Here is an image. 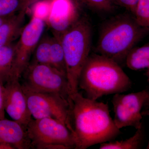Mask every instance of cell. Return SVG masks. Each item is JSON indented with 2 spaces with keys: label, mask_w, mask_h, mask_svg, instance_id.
Returning <instances> with one entry per match:
<instances>
[{
  "label": "cell",
  "mask_w": 149,
  "mask_h": 149,
  "mask_svg": "<svg viewBox=\"0 0 149 149\" xmlns=\"http://www.w3.org/2000/svg\"><path fill=\"white\" fill-rule=\"evenodd\" d=\"M71 126L74 148L85 149L112 141L120 135L107 104L83 97L79 92L71 96Z\"/></svg>",
  "instance_id": "cell-1"
},
{
  "label": "cell",
  "mask_w": 149,
  "mask_h": 149,
  "mask_svg": "<svg viewBox=\"0 0 149 149\" xmlns=\"http://www.w3.org/2000/svg\"><path fill=\"white\" fill-rule=\"evenodd\" d=\"M131 85V80L120 65L99 54L89 56L78 80V88L84 91L87 97L95 100L123 93Z\"/></svg>",
  "instance_id": "cell-2"
},
{
  "label": "cell",
  "mask_w": 149,
  "mask_h": 149,
  "mask_svg": "<svg viewBox=\"0 0 149 149\" xmlns=\"http://www.w3.org/2000/svg\"><path fill=\"white\" fill-rule=\"evenodd\" d=\"M60 39L72 96L78 92L80 73L90 56L92 30L89 22L80 18L62 35Z\"/></svg>",
  "instance_id": "cell-3"
},
{
  "label": "cell",
  "mask_w": 149,
  "mask_h": 149,
  "mask_svg": "<svg viewBox=\"0 0 149 149\" xmlns=\"http://www.w3.org/2000/svg\"><path fill=\"white\" fill-rule=\"evenodd\" d=\"M141 27L127 17L114 19L102 30L96 51L120 65L142 36Z\"/></svg>",
  "instance_id": "cell-4"
},
{
  "label": "cell",
  "mask_w": 149,
  "mask_h": 149,
  "mask_svg": "<svg viewBox=\"0 0 149 149\" xmlns=\"http://www.w3.org/2000/svg\"><path fill=\"white\" fill-rule=\"evenodd\" d=\"M23 73L24 90L58 94L71 105V93L66 74L50 65L31 63Z\"/></svg>",
  "instance_id": "cell-5"
},
{
  "label": "cell",
  "mask_w": 149,
  "mask_h": 149,
  "mask_svg": "<svg viewBox=\"0 0 149 149\" xmlns=\"http://www.w3.org/2000/svg\"><path fill=\"white\" fill-rule=\"evenodd\" d=\"M27 134L32 148L44 149L47 145L59 144L74 148L73 134L60 120L50 118L32 119L27 125Z\"/></svg>",
  "instance_id": "cell-6"
},
{
  "label": "cell",
  "mask_w": 149,
  "mask_h": 149,
  "mask_svg": "<svg viewBox=\"0 0 149 149\" xmlns=\"http://www.w3.org/2000/svg\"><path fill=\"white\" fill-rule=\"evenodd\" d=\"M23 90L29 111L34 119L50 118L60 120L72 133L69 102L58 94Z\"/></svg>",
  "instance_id": "cell-7"
},
{
  "label": "cell",
  "mask_w": 149,
  "mask_h": 149,
  "mask_svg": "<svg viewBox=\"0 0 149 149\" xmlns=\"http://www.w3.org/2000/svg\"><path fill=\"white\" fill-rule=\"evenodd\" d=\"M45 25L42 18L37 15H34L24 26L19 36V40L15 45L12 79H19L27 68L35 48L42 37Z\"/></svg>",
  "instance_id": "cell-8"
},
{
  "label": "cell",
  "mask_w": 149,
  "mask_h": 149,
  "mask_svg": "<svg viewBox=\"0 0 149 149\" xmlns=\"http://www.w3.org/2000/svg\"><path fill=\"white\" fill-rule=\"evenodd\" d=\"M5 111L13 120L27 127L32 119L27 99L19 79L13 78L4 85Z\"/></svg>",
  "instance_id": "cell-9"
},
{
  "label": "cell",
  "mask_w": 149,
  "mask_h": 149,
  "mask_svg": "<svg viewBox=\"0 0 149 149\" xmlns=\"http://www.w3.org/2000/svg\"><path fill=\"white\" fill-rule=\"evenodd\" d=\"M80 12L74 0H54L48 17V22L54 37L62 35L80 19Z\"/></svg>",
  "instance_id": "cell-10"
},
{
  "label": "cell",
  "mask_w": 149,
  "mask_h": 149,
  "mask_svg": "<svg viewBox=\"0 0 149 149\" xmlns=\"http://www.w3.org/2000/svg\"><path fill=\"white\" fill-rule=\"evenodd\" d=\"M0 143L13 146L15 149L32 148L25 127L13 120L0 119Z\"/></svg>",
  "instance_id": "cell-11"
},
{
  "label": "cell",
  "mask_w": 149,
  "mask_h": 149,
  "mask_svg": "<svg viewBox=\"0 0 149 149\" xmlns=\"http://www.w3.org/2000/svg\"><path fill=\"white\" fill-rule=\"evenodd\" d=\"M27 10L10 16L0 26V47L12 44L24 27Z\"/></svg>",
  "instance_id": "cell-12"
},
{
  "label": "cell",
  "mask_w": 149,
  "mask_h": 149,
  "mask_svg": "<svg viewBox=\"0 0 149 149\" xmlns=\"http://www.w3.org/2000/svg\"><path fill=\"white\" fill-rule=\"evenodd\" d=\"M112 103L114 113L113 120L118 128L120 130L124 127L132 126L136 129L142 125L143 116L134 114L113 97Z\"/></svg>",
  "instance_id": "cell-13"
},
{
  "label": "cell",
  "mask_w": 149,
  "mask_h": 149,
  "mask_svg": "<svg viewBox=\"0 0 149 149\" xmlns=\"http://www.w3.org/2000/svg\"><path fill=\"white\" fill-rule=\"evenodd\" d=\"M113 97L133 113L142 116L143 108L149 102V91L144 90L128 94L117 93Z\"/></svg>",
  "instance_id": "cell-14"
},
{
  "label": "cell",
  "mask_w": 149,
  "mask_h": 149,
  "mask_svg": "<svg viewBox=\"0 0 149 149\" xmlns=\"http://www.w3.org/2000/svg\"><path fill=\"white\" fill-rule=\"evenodd\" d=\"M15 45L0 47V81L5 84L12 78Z\"/></svg>",
  "instance_id": "cell-15"
},
{
  "label": "cell",
  "mask_w": 149,
  "mask_h": 149,
  "mask_svg": "<svg viewBox=\"0 0 149 149\" xmlns=\"http://www.w3.org/2000/svg\"><path fill=\"white\" fill-rule=\"evenodd\" d=\"M125 63L128 68L132 70L149 69V44L133 48L127 55Z\"/></svg>",
  "instance_id": "cell-16"
},
{
  "label": "cell",
  "mask_w": 149,
  "mask_h": 149,
  "mask_svg": "<svg viewBox=\"0 0 149 149\" xmlns=\"http://www.w3.org/2000/svg\"><path fill=\"white\" fill-rule=\"evenodd\" d=\"M144 138L143 124L136 129L135 134L122 141H110L100 144V149H137L140 148Z\"/></svg>",
  "instance_id": "cell-17"
},
{
  "label": "cell",
  "mask_w": 149,
  "mask_h": 149,
  "mask_svg": "<svg viewBox=\"0 0 149 149\" xmlns=\"http://www.w3.org/2000/svg\"><path fill=\"white\" fill-rule=\"evenodd\" d=\"M49 65L66 74L64 54L61 39L52 37Z\"/></svg>",
  "instance_id": "cell-18"
},
{
  "label": "cell",
  "mask_w": 149,
  "mask_h": 149,
  "mask_svg": "<svg viewBox=\"0 0 149 149\" xmlns=\"http://www.w3.org/2000/svg\"><path fill=\"white\" fill-rule=\"evenodd\" d=\"M41 0H0V17L11 16Z\"/></svg>",
  "instance_id": "cell-19"
},
{
  "label": "cell",
  "mask_w": 149,
  "mask_h": 149,
  "mask_svg": "<svg viewBox=\"0 0 149 149\" xmlns=\"http://www.w3.org/2000/svg\"><path fill=\"white\" fill-rule=\"evenodd\" d=\"M51 40L52 37L48 36L42 37L35 48L31 63L49 65Z\"/></svg>",
  "instance_id": "cell-20"
},
{
  "label": "cell",
  "mask_w": 149,
  "mask_h": 149,
  "mask_svg": "<svg viewBox=\"0 0 149 149\" xmlns=\"http://www.w3.org/2000/svg\"><path fill=\"white\" fill-rule=\"evenodd\" d=\"M134 15L139 26L149 28V0H139Z\"/></svg>",
  "instance_id": "cell-21"
},
{
  "label": "cell",
  "mask_w": 149,
  "mask_h": 149,
  "mask_svg": "<svg viewBox=\"0 0 149 149\" xmlns=\"http://www.w3.org/2000/svg\"><path fill=\"white\" fill-rule=\"evenodd\" d=\"M84 3L93 9L101 11L109 12L115 7L113 0H81Z\"/></svg>",
  "instance_id": "cell-22"
},
{
  "label": "cell",
  "mask_w": 149,
  "mask_h": 149,
  "mask_svg": "<svg viewBox=\"0 0 149 149\" xmlns=\"http://www.w3.org/2000/svg\"><path fill=\"white\" fill-rule=\"evenodd\" d=\"M115 3L125 8L133 15L139 0H113Z\"/></svg>",
  "instance_id": "cell-23"
},
{
  "label": "cell",
  "mask_w": 149,
  "mask_h": 149,
  "mask_svg": "<svg viewBox=\"0 0 149 149\" xmlns=\"http://www.w3.org/2000/svg\"><path fill=\"white\" fill-rule=\"evenodd\" d=\"M4 84L0 81V119L5 118Z\"/></svg>",
  "instance_id": "cell-24"
},
{
  "label": "cell",
  "mask_w": 149,
  "mask_h": 149,
  "mask_svg": "<svg viewBox=\"0 0 149 149\" xmlns=\"http://www.w3.org/2000/svg\"><path fill=\"white\" fill-rule=\"evenodd\" d=\"M69 147L59 144H51L46 146L44 149H69Z\"/></svg>",
  "instance_id": "cell-25"
},
{
  "label": "cell",
  "mask_w": 149,
  "mask_h": 149,
  "mask_svg": "<svg viewBox=\"0 0 149 149\" xmlns=\"http://www.w3.org/2000/svg\"><path fill=\"white\" fill-rule=\"evenodd\" d=\"M12 145L6 143H0V149H15Z\"/></svg>",
  "instance_id": "cell-26"
},
{
  "label": "cell",
  "mask_w": 149,
  "mask_h": 149,
  "mask_svg": "<svg viewBox=\"0 0 149 149\" xmlns=\"http://www.w3.org/2000/svg\"><path fill=\"white\" fill-rule=\"evenodd\" d=\"M9 17L10 16L6 17H0V26H1V24H2L3 22L5 21L6 19L8 18V17Z\"/></svg>",
  "instance_id": "cell-27"
},
{
  "label": "cell",
  "mask_w": 149,
  "mask_h": 149,
  "mask_svg": "<svg viewBox=\"0 0 149 149\" xmlns=\"http://www.w3.org/2000/svg\"><path fill=\"white\" fill-rule=\"evenodd\" d=\"M146 149H149V141L148 143V146H147L146 147Z\"/></svg>",
  "instance_id": "cell-28"
}]
</instances>
